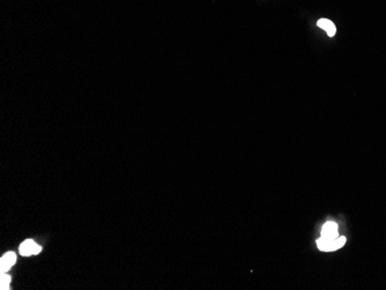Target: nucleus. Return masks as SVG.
<instances>
[{"mask_svg":"<svg viewBox=\"0 0 386 290\" xmlns=\"http://www.w3.org/2000/svg\"><path fill=\"white\" fill-rule=\"evenodd\" d=\"M346 243V237L344 236H339L335 239H325L323 237H320L319 239H317V247L320 250V251L324 252H331V251H335V250L342 248Z\"/></svg>","mask_w":386,"mask_h":290,"instance_id":"1","label":"nucleus"},{"mask_svg":"<svg viewBox=\"0 0 386 290\" xmlns=\"http://www.w3.org/2000/svg\"><path fill=\"white\" fill-rule=\"evenodd\" d=\"M41 251H42V248L32 239L25 240L23 243L20 245V254L23 257L34 256V254H38Z\"/></svg>","mask_w":386,"mask_h":290,"instance_id":"2","label":"nucleus"},{"mask_svg":"<svg viewBox=\"0 0 386 290\" xmlns=\"http://www.w3.org/2000/svg\"><path fill=\"white\" fill-rule=\"evenodd\" d=\"M322 237L325 239H335L339 237L337 232V225L335 222H327L323 226L322 229Z\"/></svg>","mask_w":386,"mask_h":290,"instance_id":"3","label":"nucleus"},{"mask_svg":"<svg viewBox=\"0 0 386 290\" xmlns=\"http://www.w3.org/2000/svg\"><path fill=\"white\" fill-rule=\"evenodd\" d=\"M15 262L16 254L14 252H7L5 256L2 258V261H0V271H2V273H6Z\"/></svg>","mask_w":386,"mask_h":290,"instance_id":"4","label":"nucleus"},{"mask_svg":"<svg viewBox=\"0 0 386 290\" xmlns=\"http://www.w3.org/2000/svg\"><path fill=\"white\" fill-rule=\"evenodd\" d=\"M317 26H318L319 28H322V29L325 30V32L327 33V35H328V36H330V37H333V36H334L335 33H336L335 26H334V23H333V22H332L331 20H327V19H320V20H318V22H317Z\"/></svg>","mask_w":386,"mask_h":290,"instance_id":"5","label":"nucleus"},{"mask_svg":"<svg viewBox=\"0 0 386 290\" xmlns=\"http://www.w3.org/2000/svg\"><path fill=\"white\" fill-rule=\"evenodd\" d=\"M11 283V276L7 275L6 273H2V279H0V289L6 290L10 289Z\"/></svg>","mask_w":386,"mask_h":290,"instance_id":"6","label":"nucleus"}]
</instances>
